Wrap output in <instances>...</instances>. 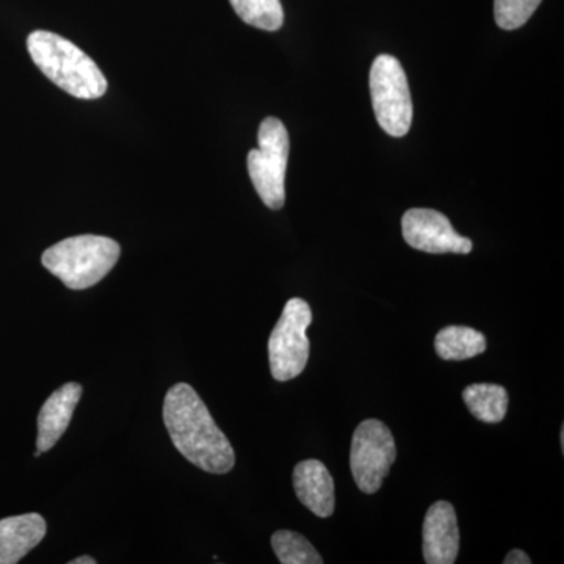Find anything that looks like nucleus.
I'll return each instance as SVG.
<instances>
[{"label":"nucleus","instance_id":"f257e3e1","mask_svg":"<svg viewBox=\"0 0 564 564\" xmlns=\"http://www.w3.org/2000/svg\"><path fill=\"white\" fill-rule=\"evenodd\" d=\"M163 422L176 451L204 473L221 475L232 470V445L191 384L177 383L166 392Z\"/></svg>","mask_w":564,"mask_h":564},{"label":"nucleus","instance_id":"f03ea898","mask_svg":"<svg viewBox=\"0 0 564 564\" xmlns=\"http://www.w3.org/2000/svg\"><path fill=\"white\" fill-rule=\"evenodd\" d=\"M28 50L41 73L74 98L99 99L106 95L102 70L69 40L57 33L35 31L29 35Z\"/></svg>","mask_w":564,"mask_h":564},{"label":"nucleus","instance_id":"7ed1b4c3","mask_svg":"<svg viewBox=\"0 0 564 564\" xmlns=\"http://www.w3.org/2000/svg\"><path fill=\"white\" fill-rule=\"evenodd\" d=\"M120 245L102 236H77L43 252L41 262L70 289L84 291L104 280L120 259Z\"/></svg>","mask_w":564,"mask_h":564},{"label":"nucleus","instance_id":"20e7f679","mask_svg":"<svg viewBox=\"0 0 564 564\" xmlns=\"http://www.w3.org/2000/svg\"><path fill=\"white\" fill-rule=\"evenodd\" d=\"M258 143V150L248 154V173L263 204L280 210L285 203V170L291 151L288 129L278 118H265L259 128Z\"/></svg>","mask_w":564,"mask_h":564},{"label":"nucleus","instance_id":"39448f33","mask_svg":"<svg viewBox=\"0 0 564 564\" xmlns=\"http://www.w3.org/2000/svg\"><path fill=\"white\" fill-rule=\"evenodd\" d=\"M370 95L378 124L389 135H406L413 124V99L402 63L388 54L378 55L370 69Z\"/></svg>","mask_w":564,"mask_h":564},{"label":"nucleus","instance_id":"423d86ee","mask_svg":"<svg viewBox=\"0 0 564 564\" xmlns=\"http://www.w3.org/2000/svg\"><path fill=\"white\" fill-rule=\"evenodd\" d=\"M313 323V311L302 299L285 303L280 321L269 339L270 370L274 380L291 381L306 369L310 359L307 328Z\"/></svg>","mask_w":564,"mask_h":564},{"label":"nucleus","instance_id":"0eeeda50","mask_svg":"<svg viewBox=\"0 0 564 564\" xmlns=\"http://www.w3.org/2000/svg\"><path fill=\"white\" fill-rule=\"evenodd\" d=\"M395 458V441L386 423L377 419L359 423L352 433L350 467L362 492L375 494L381 488Z\"/></svg>","mask_w":564,"mask_h":564},{"label":"nucleus","instance_id":"6e6552de","mask_svg":"<svg viewBox=\"0 0 564 564\" xmlns=\"http://www.w3.org/2000/svg\"><path fill=\"white\" fill-rule=\"evenodd\" d=\"M402 231L404 242L414 250L430 254H469L473 240L459 236L451 220L433 209H411L403 215Z\"/></svg>","mask_w":564,"mask_h":564},{"label":"nucleus","instance_id":"1a4fd4ad","mask_svg":"<svg viewBox=\"0 0 564 564\" xmlns=\"http://www.w3.org/2000/svg\"><path fill=\"white\" fill-rule=\"evenodd\" d=\"M423 558L429 564H454L459 552L458 519L454 505L440 500L423 521Z\"/></svg>","mask_w":564,"mask_h":564},{"label":"nucleus","instance_id":"9d476101","mask_svg":"<svg viewBox=\"0 0 564 564\" xmlns=\"http://www.w3.org/2000/svg\"><path fill=\"white\" fill-rule=\"evenodd\" d=\"M293 488L300 502L318 518H329L336 508L334 480L328 467L318 459H306L293 469Z\"/></svg>","mask_w":564,"mask_h":564},{"label":"nucleus","instance_id":"9b49d317","mask_svg":"<svg viewBox=\"0 0 564 564\" xmlns=\"http://www.w3.org/2000/svg\"><path fill=\"white\" fill-rule=\"evenodd\" d=\"M80 397L82 386L79 383H66L46 400L39 415L36 451L44 454L58 443L69 426Z\"/></svg>","mask_w":564,"mask_h":564},{"label":"nucleus","instance_id":"f8f14e48","mask_svg":"<svg viewBox=\"0 0 564 564\" xmlns=\"http://www.w3.org/2000/svg\"><path fill=\"white\" fill-rule=\"evenodd\" d=\"M47 525L36 513L11 516L0 521V564L20 563L46 536Z\"/></svg>","mask_w":564,"mask_h":564},{"label":"nucleus","instance_id":"ddd939ff","mask_svg":"<svg viewBox=\"0 0 564 564\" xmlns=\"http://www.w3.org/2000/svg\"><path fill=\"white\" fill-rule=\"evenodd\" d=\"M484 333L469 326H445L434 339V350L444 361H466L486 351Z\"/></svg>","mask_w":564,"mask_h":564},{"label":"nucleus","instance_id":"4468645a","mask_svg":"<svg viewBox=\"0 0 564 564\" xmlns=\"http://www.w3.org/2000/svg\"><path fill=\"white\" fill-rule=\"evenodd\" d=\"M463 399L470 414L485 423L502 422L510 404L507 389L499 384H470L464 389Z\"/></svg>","mask_w":564,"mask_h":564},{"label":"nucleus","instance_id":"2eb2a0df","mask_svg":"<svg viewBox=\"0 0 564 564\" xmlns=\"http://www.w3.org/2000/svg\"><path fill=\"white\" fill-rule=\"evenodd\" d=\"M240 20L261 31L276 32L284 24L281 0H229Z\"/></svg>","mask_w":564,"mask_h":564},{"label":"nucleus","instance_id":"dca6fc26","mask_svg":"<svg viewBox=\"0 0 564 564\" xmlns=\"http://www.w3.org/2000/svg\"><path fill=\"white\" fill-rule=\"evenodd\" d=\"M272 547L282 564H322L323 558L303 534L278 530L272 536Z\"/></svg>","mask_w":564,"mask_h":564},{"label":"nucleus","instance_id":"f3484780","mask_svg":"<svg viewBox=\"0 0 564 564\" xmlns=\"http://www.w3.org/2000/svg\"><path fill=\"white\" fill-rule=\"evenodd\" d=\"M543 0H494V18L503 31L522 28Z\"/></svg>","mask_w":564,"mask_h":564},{"label":"nucleus","instance_id":"a211bd4d","mask_svg":"<svg viewBox=\"0 0 564 564\" xmlns=\"http://www.w3.org/2000/svg\"><path fill=\"white\" fill-rule=\"evenodd\" d=\"M503 563L505 564H530V563H532V558H530V556L527 555L524 551H521V549H514V551H511L510 554L505 556Z\"/></svg>","mask_w":564,"mask_h":564},{"label":"nucleus","instance_id":"6ab92c4d","mask_svg":"<svg viewBox=\"0 0 564 564\" xmlns=\"http://www.w3.org/2000/svg\"><path fill=\"white\" fill-rule=\"evenodd\" d=\"M69 564H96V560L91 556H79V558L70 560Z\"/></svg>","mask_w":564,"mask_h":564}]
</instances>
